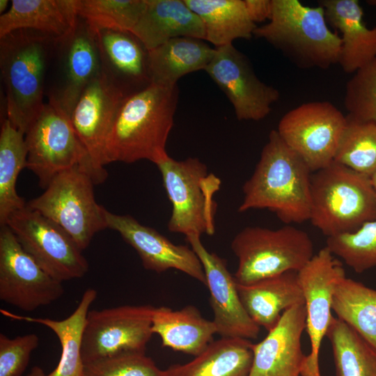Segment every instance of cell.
<instances>
[{
  "label": "cell",
  "instance_id": "obj_20",
  "mask_svg": "<svg viewBox=\"0 0 376 376\" xmlns=\"http://www.w3.org/2000/svg\"><path fill=\"white\" fill-rule=\"evenodd\" d=\"M305 329L304 304L284 311L266 337L252 344L253 361L249 376H301L306 359L301 343Z\"/></svg>",
  "mask_w": 376,
  "mask_h": 376
},
{
  "label": "cell",
  "instance_id": "obj_2",
  "mask_svg": "<svg viewBox=\"0 0 376 376\" xmlns=\"http://www.w3.org/2000/svg\"><path fill=\"white\" fill-rule=\"evenodd\" d=\"M311 173L277 131L272 130L252 175L242 187L238 212L267 209L285 224L309 220Z\"/></svg>",
  "mask_w": 376,
  "mask_h": 376
},
{
  "label": "cell",
  "instance_id": "obj_16",
  "mask_svg": "<svg viewBox=\"0 0 376 376\" xmlns=\"http://www.w3.org/2000/svg\"><path fill=\"white\" fill-rule=\"evenodd\" d=\"M233 106L239 120H260L280 97L278 90L260 81L247 58L233 44L216 48L205 69Z\"/></svg>",
  "mask_w": 376,
  "mask_h": 376
},
{
  "label": "cell",
  "instance_id": "obj_17",
  "mask_svg": "<svg viewBox=\"0 0 376 376\" xmlns=\"http://www.w3.org/2000/svg\"><path fill=\"white\" fill-rule=\"evenodd\" d=\"M185 237L203 265L214 315L212 321L217 334L222 338H256L260 327L244 308L237 282L228 269L226 260L209 252L201 236L192 235Z\"/></svg>",
  "mask_w": 376,
  "mask_h": 376
},
{
  "label": "cell",
  "instance_id": "obj_12",
  "mask_svg": "<svg viewBox=\"0 0 376 376\" xmlns=\"http://www.w3.org/2000/svg\"><path fill=\"white\" fill-rule=\"evenodd\" d=\"M151 305H123L88 311L83 334L84 363L127 352H145L152 335Z\"/></svg>",
  "mask_w": 376,
  "mask_h": 376
},
{
  "label": "cell",
  "instance_id": "obj_33",
  "mask_svg": "<svg viewBox=\"0 0 376 376\" xmlns=\"http://www.w3.org/2000/svg\"><path fill=\"white\" fill-rule=\"evenodd\" d=\"M326 336L336 376H376V350L346 323L333 316Z\"/></svg>",
  "mask_w": 376,
  "mask_h": 376
},
{
  "label": "cell",
  "instance_id": "obj_31",
  "mask_svg": "<svg viewBox=\"0 0 376 376\" xmlns=\"http://www.w3.org/2000/svg\"><path fill=\"white\" fill-rule=\"evenodd\" d=\"M331 308L376 350V290L345 276L336 283Z\"/></svg>",
  "mask_w": 376,
  "mask_h": 376
},
{
  "label": "cell",
  "instance_id": "obj_9",
  "mask_svg": "<svg viewBox=\"0 0 376 376\" xmlns=\"http://www.w3.org/2000/svg\"><path fill=\"white\" fill-rule=\"evenodd\" d=\"M94 185L89 173L76 166L57 174L44 193L26 205L61 226L83 251L107 228L106 209L95 199Z\"/></svg>",
  "mask_w": 376,
  "mask_h": 376
},
{
  "label": "cell",
  "instance_id": "obj_1",
  "mask_svg": "<svg viewBox=\"0 0 376 376\" xmlns=\"http://www.w3.org/2000/svg\"><path fill=\"white\" fill-rule=\"evenodd\" d=\"M178 100L177 86L167 88L153 83L127 95L106 140L103 166L141 159L156 164L167 155L166 145Z\"/></svg>",
  "mask_w": 376,
  "mask_h": 376
},
{
  "label": "cell",
  "instance_id": "obj_28",
  "mask_svg": "<svg viewBox=\"0 0 376 376\" xmlns=\"http://www.w3.org/2000/svg\"><path fill=\"white\" fill-rule=\"evenodd\" d=\"M96 297L95 289L86 290L73 313L61 320L19 315L3 309L0 312L13 320L42 324L56 335L61 346V358L56 368L46 376H83V334L89 308Z\"/></svg>",
  "mask_w": 376,
  "mask_h": 376
},
{
  "label": "cell",
  "instance_id": "obj_3",
  "mask_svg": "<svg viewBox=\"0 0 376 376\" xmlns=\"http://www.w3.org/2000/svg\"><path fill=\"white\" fill-rule=\"evenodd\" d=\"M57 40L29 29L0 38V70L7 118L24 134L43 109L46 79Z\"/></svg>",
  "mask_w": 376,
  "mask_h": 376
},
{
  "label": "cell",
  "instance_id": "obj_34",
  "mask_svg": "<svg viewBox=\"0 0 376 376\" xmlns=\"http://www.w3.org/2000/svg\"><path fill=\"white\" fill-rule=\"evenodd\" d=\"M346 118L334 161L370 178L376 171V122Z\"/></svg>",
  "mask_w": 376,
  "mask_h": 376
},
{
  "label": "cell",
  "instance_id": "obj_19",
  "mask_svg": "<svg viewBox=\"0 0 376 376\" xmlns=\"http://www.w3.org/2000/svg\"><path fill=\"white\" fill-rule=\"evenodd\" d=\"M107 228L117 231L139 254L145 269L162 273L178 270L206 285L203 265L194 251L171 242L155 229L128 214L105 210Z\"/></svg>",
  "mask_w": 376,
  "mask_h": 376
},
{
  "label": "cell",
  "instance_id": "obj_39",
  "mask_svg": "<svg viewBox=\"0 0 376 376\" xmlns=\"http://www.w3.org/2000/svg\"><path fill=\"white\" fill-rule=\"evenodd\" d=\"M38 344L39 338L36 334L13 338L0 334V376H22Z\"/></svg>",
  "mask_w": 376,
  "mask_h": 376
},
{
  "label": "cell",
  "instance_id": "obj_44",
  "mask_svg": "<svg viewBox=\"0 0 376 376\" xmlns=\"http://www.w3.org/2000/svg\"><path fill=\"white\" fill-rule=\"evenodd\" d=\"M366 2L370 6L376 7V0H368Z\"/></svg>",
  "mask_w": 376,
  "mask_h": 376
},
{
  "label": "cell",
  "instance_id": "obj_22",
  "mask_svg": "<svg viewBox=\"0 0 376 376\" xmlns=\"http://www.w3.org/2000/svg\"><path fill=\"white\" fill-rule=\"evenodd\" d=\"M131 33L147 50L178 37L205 40L203 24L184 0H145V6Z\"/></svg>",
  "mask_w": 376,
  "mask_h": 376
},
{
  "label": "cell",
  "instance_id": "obj_42",
  "mask_svg": "<svg viewBox=\"0 0 376 376\" xmlns=\"http://www.w3.org/2000/svg\"><path fill=\"white\" fill-rule=\"evenodd\" d=\"M9 1L8 0H0V13L1 15L4 14L8 9V6L9 4Z\"/></svg>",
  "mask_w": 376,
  "mask_h": 376
},
{
  "label": "cell",
  "instance_id": "obj_8",
  "mask_svg": "<svg viewBox=\"0 0 376 376\" xmlns=\"http://www.w3.org/2000/svg\"><path fill=\"white\" fill-rule=\"evenodd\" d=\"M28 150L26 167L46 189L59 173L80 166L94 183L103 182L107 173L98 170L72 125L70 116L54 102L45 103L24 134Z\"/></svg>",
  "mask_w": 376,
  "mask_h": 376
},
{
  "label": "cell",
  "instance_id": "obj_14",
  "mask_svg": "<svg viewBox=\"0 0 376 376\" xmlns=\"http://www.w3.org/2000/svg\"><path fill=\"white\" fill-rule=\"evenodd\" d=\"M64 293L62 282L43 270L22 248L7 225L0 228V299L31 312Z\"/></svg>",
  "mask_w": 376,
  "mask_h": 376
},
{
  "label": "cell",
  "instance_id": "obj_37",
  "mask_svg": "<svg viewBox=\"0 0 376 376\" xmlns=\"http://www.w3.org/2000/svg\"><path fill=\"white\" fill-rule=\"evenodd\" d=\"M83 376H165L145 352H127L84 366Z\"/></svg>",
  "mask_w": 376,
  "mask_h": 376
},
{
  "label": "cell",
  "instance_id": "obj_18",
  "mask_svg": "<svg viewBox=\"0 0 376 376\" xmlns=\"http://www.w3.org/2000/svg\"><path fill=\"white\" fill-rule=\"evenodd\" d=\"M127 94L102 70L85 88L70 119L95 166L107 172L102 152L116 113Z\"/></svg>",
  "mask_w": 376,
  "mask_h": 376
},
{
  "label": "cell",
  "instance_id": "obj_27",
  "mask_svg": "<svg viewBox=\"0 0 376 376\" xmlns=\"http://www.w3.org/2000/svg\"><path fill=\"white\" fill-rule=\"evenodd\" d=\"M216 48L203 40L178 37L148 50L150 83L172 88L184 75L204 70L212 59Z\"/></svg>",
  "mask_w": 376,
  "mask_h": 376
},
{
  "label": "cell",
  "instance_id": "obj_10",
  "mask_svg": "<svg viewBox=\"0 0 376 376\" xmlns=\"http://www.w3.org/2000/svg\"><path fill=\"white\" fill-rule=\"evenodd\" d=\"M22 248L54 279L82 278L88 263L75 240L61 226L26 205L12 213L6 224Z\"/></svg>",
  "mask_w": 376,
  "mask_h": 376
},
{
  "label": "cell",
  "instance_id": "obj_38",
  "mask_svg": "<svg viewBox=\"0 0 376 376\" xmlns=\"http://www.w3.org/2000/svg\"><path fill=\"white\" fill-rule=\"evenodd\" d=\"M344 106L349 115L376 122V58L347 81Z\"/></svg>",
  "mask_w": 376,
  "mask_h": 376
},
{
  "label": "cell",
  "instance_id": "obj_11",
  "mask_svg": "<svg viewBox=\"0 0 376 376\" xmlns=\"http://www.w3.org/2000/svg\"><path fill=\"white\" fill-rule=\"evenodd\" d=\"M347 118L327 101L304 103L287 112L276 130L312 173L334 161Z\"/></svg>",
  "mask_w": 376,
  "mask_h": 376
},
{
  "label": "cell",
  "instance_id": "obj_40",
  "mask_svg": "<svg viewBox=\"0 0 376 376\" xmlns=\"http://www.w3.org/2000/svg\"><path fill=\"white\" fill-rule=\"evenodd\" d=\"M248 15L256 23L269 19L272 13V0H244Z\"/></svg>",
  "mask_w": 376,
  "mask_h": 376
},
{
  "label": "cell",
  "instance_id": "obj_15",
  "mask_svg": "<svg viewBox=\"0 0 376 376\" xmlns=\"http://www.w3.org/2000/svg\"><path fill=\"white\" fill-rule=\"evenodd\" d=\"M297 274L305 301V330L311 343V352L306 356L301 376H321L319 353L333 318V291L345 273L342 265L324 246Z\"/></svg>",
  "mask_w": 376,
  "mask_h": 376
},
{
  "label": "cell",
  "instance_id": "obj_41",
  "mask_svg": "<svg viewBox=\"0 0 376 376\" xmlns=\"http://www.w3.org/2000/svg\"><path fill=\"white\" fill-rule=\"evenodd\" d=\"M26 376H46L42 368L39 366H33Z\"/></svg>",
  "mask_w": 376,
  "mask_h": 376
},
{
  "label": "cell",
  "instance_id": "obj_43",
  "mask_svg": "<svg viewBox=\"0 0 376 376\" xmlns=\"http://www.w3.org/2000/svg\"><path fill=\"white\" fill-rule=\"evenodd\" d=\"M370 180H371V183H372V185H373L374 189H375V191H376V171H375V173L373 175H372L370 176Z\"/></svg>",
  "mask_w": 376,
  "mask_h": 376
},
{
  "label": "cell",
  "instance_id": "obj_32",
  "mask_svg": "<svg viewBox=\"0 0 376 376\" xmlns=\"http://www.w3.org/2000/svg\"><path fill=\"white\" fill-rule=\"evenodd\" d=\"M27 155L24 134L5 119L0 132V226L12 213L26 205L17 193L16 182L26 167Z\"/></svg>",
  "mask_w": 376,
  "mask_h": 376
},
{
  "label": "cell",
  "instance_id": "obj_29",
  "mask_svg": "<svg viewBox=\"0 0 376 376\" xmlns=\"http://www.w3.org/2000/svg\"><path fill=\"white\" fill-rule=\"evenodd\" d=\"M252 344L248 339L221 337L192 361L169 366L165 376H249Z\"/></svg>",
  "mask_w": 376,
  "mask_h": 376
},
{
  "label": "cell",
  "instance_id": "obj_6",
  "mask_svg": "<svg viewBox=\"0 0 376 376\" xmlns=\"http://www.w3.org/2000/svg\"><path fill=\"white\" fill-rule=\"evenodd\" d=\"M155 164L172 205L169 230L185 237L213 235L220 179L195 157L175 160L167 155Z\"/></svg>",
  "mask_w": 376,
  "mask_h": 376
},
{
  "label": "cell",
  "instance_id": "obj_26",
  "mask_svg": "<svg viewBox=\"0 0 376 376\" xmlns=\"http://www.w3.org/2000/svg\"><path fill=\"white\" fill-rule=\"evenodd\" d=\"M152 331L159 336L163 347L194 357L203 352L217 334L213 321L203 318L192 305L180 310L155 307Z\"/></svg>",
  "mask_w": 376,
  "mask_h": 376
},
{
  "label": "cell",
  "instance_id": "obj_7",
  "mask_svg": "<svg viewBox=\"0 0 376 376\" xmlns=\"http://www.w3.org/2000/svg\"><path fill=\"white\" fill-rule=\"evenodd\" d=\"M230 246L238 260L234 278L240 285L299 272L314 256L308 234L290 224L275 230L245 227L234 237Z\"/></svg>",
  "mask_w": 376,
  "mask_h": 376
},
{
  "label": "cell",
  "instance_id": "obj_13",
  "mask_svg": "<svg viewBox=\"0 0 376 376\" xmlns=\"http://www.w3.org/2000/svg\"><path fill=\"white\" fill-rule=\"evenodd\" d=\"M101 71L95 34L79 17L73 31L56 41L47 75L51 77L45 89L48 100L70 116L83 91Z\"/></svg>",
  "mask_w": 376,
  "mask_h": 376
},
{
  "label": "cell",
  "instance_id": "obj_23",
  "mask_svg": "<svg viewBox=\"0 0 376 376\" xmlns=\"http://www.w3.org/2000/svg\"><path fill=\"white\" fill-rule=\"evenodd\" d=\"M0 16V38L19 29H29L61 40L78 22L76 0H12Z\"/></svg>",
  "mask_w": 376,
  "mask_h": 376
},
{
  "label": "cell",
  "instance_id": "obj_4",
  "mask_svg": "<svg viewBox=\"0 0 376 376\" xmlns=\"http://www.w3.org/2000/svg\"><path fill=\"white\" fill-rule=\"evenodd\" d=\"M253 36L281 51L297 67L327 69L338 63L341 38L328 26L324 8L297 0H272L269 22Z\"/></svg>",
  "mask_w": 376,
  "mask_h": 376
},
{
  "label": "cell",
  "instance_id": "obj_25",
  "mask_svg": "<svg viewBox=\"0 0 376 376\" xmlns=\"http://www.w3.org/2000/svg\"><path fill=\"white\" fill-rule=\"evenodd\" d=\"M102 70L128 95L132 86L150 83L148 50L130 32L102 30L95 34Z\"/></svg>",
  "mask_w": 376,
  "mask_h": 376
},
{
  "label": "cell",
  "instance_id": "obj_21",
  "mask_svg": "<svg viewBox=\"0 0 376 376\" xmlns=\"http://www.w3.org/2000/svg\"><path fill=\"white\" fill-rule=\"evenodd\" d=\"M327 23L341 33L338 64L355 73L376 58V26L368 28L357 0H321Z\"/></svg>",
  "mask_w": 376,
  "mask_h": 376
},
{
  "label": "cell",
  "instance_id": "obj_35",
  "mask_svg": "<svg viewBox=\"0 0 376 376\" xmlns=\"http://www.w3.org/2000/svg\"><path fill=\"white\" fill-rule=\"evenodd\" d=\"M145 0H76L78 17L96 34L102 30L131 33Z\"/></svg>",
  "mask_w": 376,
  "mask_h": 376
},
{
  "label": "cell",
  "instance_id": "obj_36",
  "mask_svg": "<svg viewBox=\"0 0 376 376\" xmlns=\"http://www.w3.org/2000/svg\"><path fill=\"white\" fill-rule=\"evenodd\" d=\"M326 246L357 273L376 267V219L354 232L327 238Z\"/></svg>",
  "mask_w": 376,
  "mask_h": 376
},
{
  "label": "cell",
  "instance_id": "obj_24",
  "mask_svg": "<svg viewBox=\"0 0 376 376\" xmlns=\"http://www.w3.org/2000/svg\"><path fill=\"white\" fill-rule=\"evenodd\" d=\"M240 298L250 318L268 331L287 309L304 304L297 272L290 271L249 285L237 283Z\"/></svg>",
  "mask_w": 376,
  "mask_h": 376
},
{
  "label": "cell",
  "instance_id": "obj_5",
  "mask_svg": "<svg viewBox=\"0 0 376 376\" xmlns=\"http://www.w3.org/2000/svg\"><path fill=\"white\" fill-rule=\"evenodd\" d=\"M311 175L309 221L327 237L356 231L376 219L370 177L336 161Z\"/></svg>",
  "mask_w": 376,
  "mask_h": 376
},
{
  "label": "cell",
  "instance_id": "obj_30",
  "mask_svg": "<svg viewBox=\"0 0 376 376\" xmlns=\"http://www.w3.org/2000/svg\"><path fill=\"white\" fill-rule=\"evenodd\" d=\"M201 19L205 41L219 47L235 39H250L258 26L249 18L244 0H184Z\"/></svg>",
  "mask_w": 376,
  "mask_h": 376
}]
</instances>
